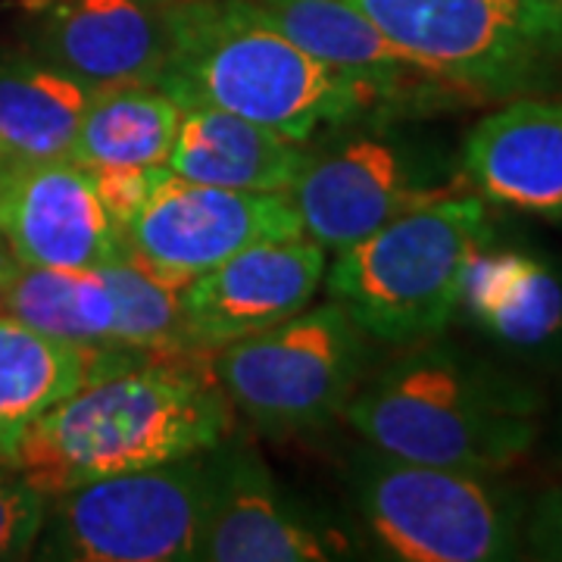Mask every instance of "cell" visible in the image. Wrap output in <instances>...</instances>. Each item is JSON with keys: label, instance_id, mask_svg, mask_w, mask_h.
I'll return each instance as SVG.
<instances>
[{"label": "cell", "instance_id": "10", "mask_svg": "<svg viewBox=\"0 0 562 562\" xmlns=\"http://www.w3.org/2000/svg\"><path fill=\"white\" fill-rule=\"evenodd\" d=\"M297 235L303 222L288 194L169 176L122 232V241L138 260L188 284L250 244Z\"/></svg>", "mask_w": 562, "mask_h": 562}, {"label": "cell", "instance_id": "15", "mask_svg": "<svg viewBox=\"0 0 562 562\" xmlns=\"http://www.w3.org/2000/svg\"><path fill=\"white\" fill-rule=\"evenodd\" d=\"M335 547L269 475L266 462L235 443L210 447V497L198 560L203 562H319Z\"/></svg>", "mask_w": 562, "mask_h": 562}, {"label": "cell", "instance_id": "8", "mask_svg": "<svg viewBox=\"0 0 562 562\" xmlns=\"http://www.w3.org/2000/svg\"><path fill=\"white\" fill-rule=\"evenodd\" d=\"M369 362V338L335 301L228 344L213 375L232 409L272 438L325 428L344 413Z\"/></svg>", "mask_w": 562, "mask_h": 562}, {"label": "cell", "instance_id": "2", "mask_svg": "<svg viewBox=\"0 0 562 562\" xmlns=\"http://www.w3.org/2000/svg\"><path fill=\"white\" fill-rule=\"evenodd\" d=\"M166 25L169 54L157 88L181 110H225L294 140L382 120L357 81L301 50L257 0H172Z\"/></svg>", "mask_w": 562, "mask_h": 562}, {"label": "cell", "instance_id": "5", "mask_svg": "<svg viewBox=\"0 0 562 562\" xmlns=\"http://www.w3.org/2000/svg\"><path fill=\"white\" fill-rule=\"evenodd\" d=\"M347 3L475 101L538 98L562 79V0Z\"/></svg>", "mask_w": 562, "mask_h": 562}, {"label": "cell", "instance_id": "20", "mask_svg": "<svg viewBox=\"0 0 562 562\" xmlns=\"http://www.w3.org/2000/svg\"><path fill=\"white\" fill-rule=\"evenodd\" d=\"M94 91L32 54L0 60V157H69Z\"/></svg>", "mask_w": 562, "mask_h": 562}, {"label": "cell", "instance_id": "6", "mask_svg": "<svg viewBox=\"0 0 562 562\" xmlns=\"http://www.w3.org/2000/svg\"><path fill=\"white\" fill-rule=\"evenodd\" d=\"M353 503L375 550L401 562L522 557L525 503L491 475L401 460L375 447L350 465Z\"/></svg>", "mask_w": 562, "mask_h": 562}, {"label": "cell", "instance_id": "31", "mask_svg": "<svg viewBox=\"0 0 562 562\" xmlns=\"http://www.w3.org/2000/svg\"><path fill=\"white\" fill-rule=\"evenodd\" d=\"M0 250H7V247H3V241H0Z\"/></svg>", "mask_w": 562, "mask_h": 562}, {"label": "cell", "instance_id": "30", "mask_svg": "<svg viewBox=\"0 0 562 562\" xmlns=\"http://www.w3.org/2000/svg\"><path fill=\"white\" fill-rule=\"evenodd\" d=\"M154 3H172V0H154Z\"/></svg>", "mask_w": 562, "mask_h": 562}, {"label": "cell", "instance_id": "14", "mask_svg": "<svg viewBox=\"0 0 562 562\" xmlns=\"http://www.w3.org/2000/svg\"><path fill=\"white\" fill-rule=\"evenodd\" d=\"M325 276V247L297 235L260 241L184 284V328L206 353L260 335L310 306Z\"/></svg>", "mask_w": 562, "mask_h": 562}, {"label": "cell", "instance_id": "23", "mask_svg": "<svg viewBox=\"0 0 562 562\" xmlns=\"http://www.w3.org/2000/svg\"><path fill=\"white\" fill-rule=\"evenodd\" d=\"M7 313L79 347H113L116 306L98 269H44L16 262Z\"/></svg>", "mask_w": 562, "mask_h": 562}, {"label": "cell", "instance_id": "17", "mask_svg": "<svg viewBox=\"0 0 562 562\" xmlns=\"http://www.w3.org/2000/svg\"><path fill=\"white\" fill-rule=\"evenodd\" d=\"M310 157V140H294L269 125L244 120L225 110H184L169 172L201 184L238 191L288 194Z\"/></svg>", "mask_w": 562, "mask_h": 562}, {"label": "cell", "instance_id": "22", "mask_svg": "<svg viewBox=\"0 0 562 562\" xmlns=\"http://www.w3.org/2000/svg\"><path fill=\"white\" fill-rule=\"evenodd\" d=\"M98 276L113 294L116 325L113 347L132 350L140 357H213L188 338L184 328V281L147 266L135 254L122 250L120 257L98 266Z\"/></svg>", "mask_w": 562, "mask_h": 562}, {"label": "cell", "instance_id": "27", "mask_svg": "<svg viewBox=\"0 0 562 562\" xmlns=\"http://www.w3.org/2000/svg\"><path fill=\"white\" fill-rule=\"evenodd\" d=\"M13 272H16V260L10 257V250H0V316L7 313V291Z\"/></svg>", "mask_w": 562, "mask_h": 562}, {"label": "cell", "instance_id": "4", "mask_svg": "<svg viewBox=\"0 0 562 562\" xmlns=\"http://www.w3.org/2000/svg\"><path fill=\"white\" fill-rule=\"evenodd\" d=\"M487 241L482 198L453 191L350 244L322 281L369 341L413 347L457 316L465 262Z\"/></svg>", "mask_w": 562, "mask_h": 562}, {"label": "cell", "instance_id": "9", "mask_svg": "<svg viewBox=\"0 0 562 562\" xmlns=\"http://www.w3.org/2000/svg\"><path fill=\"white\" fill-rule=\"evenodd\" d=\"M453 191L441 184V166L428 147L401 138L387 120H375L319 150L310 147L288 198L301 213L303 235L341 254L391 220Z\"/></svg>", "mask_w": 562, "mask_h": 562}, {"label": "cell", "instance_id": "12", "mask_svg": "<svg viewBox=\"0 0 562 562\" xmlns=\"http://www.w3.org/2000/svg\"><path fill=\"white\" fill-rule=\"evenodd\" d=\"M310 57L344 79L357 81L372 98L382 120L435 113L453 103H475L469 91L409 57L387 41L347 0H257Z\"/></svg>", "mask_w": 562, "mask_h": 562}, {"label": "cell", "instance_id": "3", "mask_svg": "<svg viewBox=\"0 0 562 562\" xmlns=\"http://www.w3.org/2000/svg\"><path fill=\"white\" fill-rule=\"evenodd\" d=\"M538 413L541 401L528 384L422 341L362 379L341 416L369 447L391 457L501 475L531 453Z\"/></svg>", "mask_w": 562, "mask_h": 562}, {"label": "cell", "instance_id": "18", "mask_svg": "<svg viewBox=\"0 0 562 562\" xmlns=\"http://www.w3.org/2000/svg\"><path fill=\"white\" fill-rule=\"evenodd\" d=\"M457 310L513 350L541 353L562 341V279L525 250L482 244L465 262Z\"/></svg>", "mask_w": 562, "mask_h": 562}, {"label": "cell", "instance_id": "11", "mask_svg": "<svg viewBox=\"0 0 562 562\" xmlns=\"http://www.w3.org/2000/svg\"><path fill=\"white\" fill-rule=\"evenodd\" d=\"M0 241L20 266L44 269H98L125 250L72 157H0Z\"/></svg>", "mask_w": 562, "mask_h": 562}, {"label": "cell", "instance_id": "25", "mask_svg": "<svg viewBox=\"0 0 562 562\" xmlns=\"http://www.w3.org/2000/svg\"><path fill=\"white\" fill-rule=\"evenodd\" d=\"M47 494L22 475L0 479V560H25L38 543Z\"/></svg>", "mask_w": 562, "mask_h": 562}, {"label": "cell", "instance_id": "19", "mask_svg": "<svg viewBox=\"0 0 562 562\" xmlns=\"http://www.w3.org/2000/svg\"><path fill=\"white\" fill-rule=\"evenodd\" d=\"M140 353L116 347H79L16 316H0V443L20 438L25 425L76 394L81 384L116 372Z\"/></svg>", "mask_w": 562, "mask_h": 562}, {"label": "cell", "instance_id": "1", "mask_svg": "<svg viewBox=\"0 0 562 562\" xmlns=\"http://www.w3.org/2000/svg\"><path fill=\"white\" fill-rule=\"evenodd\" d=\"M232 431L213 357H138L81 384L7 447L10 469L47 497L103 475L210 450Z\"/></svg>", "mask_w": 562, "mask_h": 562}, {"label": "cell", "instance_id": "13", "mask_svg": "<svg viewBox=\"0 0 562 562\" xmlns=\"http://www.w3.org/2000/svg\"><path fill=\"white\" fill-rule=\"evenodd\" d=\"M29 54L88 85H157L169 25L166 3L154 0H29Z\"/></svg>", "mask_w": 562, "mask_h": 562}, {"label": "cell", "instance_id": "21", "mask_svg": "<svg viewBox=\"0 0 562 562\" xmlns=\"http://www.w3.org/2000/svg\"><path fill=\"white\" fill-rule=\"evenodd\" d=\"M184 110L157 85L94 91L69 157L81 166H166Z\"/></svg>", "mask_w": 562, "mask_h": 562}, {"label": "cell", "instance_id": "7", "mask_svg": "<svg viewBox=\"0 0 562 562\" xmlns=\"http://www.w3.org/2000/svg\"><path fill=\"white\" fill-rule=\"evenodd\" d=\"M210 497V450L103 475L47 497L41 560L188 562L198 560Z\"/></svg>", "mask_w": 562, "mask_h": 562}, {"label": "cell", "instance_id": "24", "mask_svg": "<svg viewBox=\"0 0 562 562\" xmlns=\"http://www.w3.org/2000/svg\"><path fill=\"white\" fill-rule=\"evenodd\" d=\"M88 172L106 220L116 225L120 235L157 194L162 181L172 176L169 166H91Z\"/></svg>", "mask_w": 562, "mask_h": 562}, {"label": "cell", "instance_id": "16", "mask_svg": "<svg viewBox=\"0 0 562 562\" xmlns=\"http://www.w3.org/2000/svg\"><path fill=\"white\" fill-rule=\"evenodd\" d=\"M462 181L479 198L562 216V101L516 98L462 144Z\"/></svg>", "mask_w": 562, "mask_h": 562}, {"label": "cell", "instance_id": "29", "mask_svg": "<svg viewBox=\"0 0 562 562\" xmlns=\"http://www.w3.org/2000/svg\"><path fill=\"white\" fill-rule=\"evenodd\" d=\"M560 443H562V413H560Z\"/></svg>", "mask_w": 562, "mask_h": 562}, {"label": "cell", "instance_id": "28", "mask_svg": "<svg viewBox=\"0 0 562 562\" xmlns=\"http://www.w3.org/2000/svg\"><path fill=\"white\" fill-rule=\"evenodd\" d=\"M3 475H13V469H10V457H7V447L0 443V479Z\"/></svg>", "mask_w": 562, "mask_h": 562}, {"label": "cell", "instance_id": "26", "mask_svg": "<svg viewBox=\"0 0 562 562\" xmlns=\"http://www.w3.org/2000/svg\"><path fill=\"white\" fill-rule=\"evenodd\" d=\"M522 550L535 560L562 562V484L547 487L525 506Z\"/></svg>", "mask_w": 562, "mask_h": 562}]
</instances>
